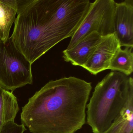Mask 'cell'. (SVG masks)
<instances>
[{
	"label": "cell",
	"instance_id": "cell-1",
	"mask_svg": "<svg viewBox=\"0 0 133 133\" xmlns=\"http://www.w3.org/2000/svg\"><path fill=\"white\" fill-rule=\"evenodd\" d=\"M88 10L83 0H18L10 38L32 64L73 35Z\"/></svg>",
	"mask_w": 133,
	"mask_h": 133
},
{
	"label": "cell",
	"instance_id": "cell-2",
	"mask_svg": "<svg viewBox=\"0 0 133 133\" xmlns=\"http://www.w3.org/2000/svg\"><path fill=\"white\" fill-rule=\"evenodd\" d=\"M91 83L75 77L50 81L22 108V123L32 133H75L86 122Z\"/></svg>",
	"mask_w": 133,
	"mask_h": 133
},
{
	"label": "cell",
	"instance_id": "cell-3",
	"mask_svg": "<svg viewBox=\"0 0 133 133\" xmlns=\"http://www.w3.org/2000/svg\"><path fill=\"white\" fill-rule=\"evenodd\" d=\"M133 94V79L113 71L96 85L87 105V123L93 133H103L119 116Z\"/></svg>",
	"mask_w": 133,
	"mask_h": 133
},
{
	"label": "cell",
	"instance_id": "cell-4",
	"mask_svg": "<svg viewBox=\"0 0 133 133\" xmlns=\"http://www.w3.org/2000/svg\"><path fill=\"white\" fill-rule=\"evenodd\" d=\"M33 83L32 64L15 48L10 38L0 40V86L8 91Z\"/></svg>",
	"mask_w": 133,
	"mask_h": 133
},
{
	"label": "cell",
	"instance_id": "cell-5",
	"mask_svg": "<svg viewBox=\"0 0 133 133\" xmlns=\"http://www.w3.org/2000/svg\"><path fill=\"white\" fill-rule=\"evenodd\" d=\"M116 3L114 0H96L81 25L71 36L67 49L73 47L82 39L95 32L103 37L114 33V19Z\"/></svg>",
	"mask_w": 133,
	"mask_h": 133
},
{
	"label": "cell",
	"instance_id": "cell-6",
	"mask_svg": "<svg viewBox=\"0 0 133 133\" xmlns=\"http://www.w3.org/2000/svg\"><path fill=\"white\" fill-rule=\"evenodd\" d=\"M120 47V44L115 33L103 37L82 68L93 75L109 70L112 58Z\"/></svg>",
	"mask_w": 133,
	"mask_h": 133
},
{
	"label": "cell",
	"instance_id": "cell-7",
	"mask_svg": "<svg viewBox=\"0 0 133 133\" xmlns=\"http://www.w3.org/2000/svg\"><path fill=\"white\" fill-rule=\"evenodd\" d=\"M114 25L121 46L133 47V0L116 3Z\"/></svg>",
	"mask_w": 133,
	"mask_h": 133
},
{
	"label": "cell",
	"instance_id": "cell-8",
	"mask_svg": "<svg viewBox=\"0 0 133 133\" xmlns=\"http://www.w3.org/2000/svg\"><path fill=\"white\" fill-rule=\"evenodd\" d=\"M103 37L95 32L82 39L73 47L63 51V58L72 65L83 67L86 63Z\"/></svg>",
	"mask_w": 133,
	"mask_h": 133
},
{
	"label": "cell",
	"instance_id": "cell-9",
	"mask_svg": "<svg viewBox=\"0 0 133 133\" xmlns=\"http://www.w3.org/2000/svg\"><path fill=\"white\" fill-rule=\"evenodd\" d=\"M18 0H0V40L5 43L16 18Z\"/></svg>",
	"mask_w": 133,
	"mask_h": 133
},
{
	"label": "cell",
	"instance_id": "cell-10",
	"mask_svg": "<svg viewBox=\"0 0 133 133\" xmlns=\"http://www.w3.org/2000/svg\"><path fill=\"white\" fill-rule=\"evenodd\" d=\"M103 133H133V94L119 116Z\"/></svg>",
	"mask_w": 133,
	"mask_h": 133
},
{
	"label": "cell",
	"instance_id": "cell-11",
	"mask_svg": "<svg viewBox=\"0 0 133 133\" xmlns=\"http://www.w3.org/2000/svg\"><path fill=\"white\" fill-rule=\"evenodd\" d=\"M133 47L119 48L111 60L109 70L121 72L127 76L133 71Z\"/></svg>",
	"mask_w": 133,
	"mask_h": 133
},
{
	"label": "cell",
	"instance_id": "cell-12",
	"mask_svg": "<svg viewBox=\"0 0 133 133\" xmlns=\"http://www.w3.org/2000/svg\"><path fill=\"white\" fill-rule=\"evenodd\" d=\"M19 110L16 96L12 92L0 86V113H4L15 119Z\"/></svg>",
	"mask_w": 133,
	"mask_h": 133
},
{
	"label": "cell",
	"instance_id": "cell-13",
	"mask_svg": "<svg viewBox=\"0 0 133 133\" xmlns=\"http://www.w3.org/2000/svg\"><path fill=\"white\" fill-rule=\"evenodd\" d=\"M26 130L23 123L18 124L14 121H10L3 126L0 133H24Z\"/></svg>",
	"mask_w": 133,
	"mask_h": 133
},
{
	"label": "cell",
	"instance_id": "cell-14",
	"mask_svg": "<svg viewBox=\"0 0 133 133\" xmlns=\"http://www.w3.org/2000/svg\"><path fill=\"white\" fill-rule=\"evenodd\" d=\"M14 119L13 117L4 113H0V131L5 123L10 121H14Z\"/></svg>",
	"mask_w": 133,
	"mask_h": 133
},
{
	"label": "cell",
	"instance_id": "cell-15",
	"mask_svg": "<svg viewBox=\"0 0 133 133\" xmlns=\"http://www.w3.org/2000/svg\"></svg>",
	"mask_w": 133,
	"mask_h": 133
}]
</instances>
